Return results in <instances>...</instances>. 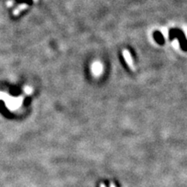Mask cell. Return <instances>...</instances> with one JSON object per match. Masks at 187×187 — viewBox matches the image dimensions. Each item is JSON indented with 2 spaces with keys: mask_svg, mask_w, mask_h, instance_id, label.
<instances>
[{
  "mask_svg": "<svg viewBox=\"0 0 187 187\" xmlns=\"http://www.w3.org/2000/svg\"><path fill=\"white\" fill-rule=\"evenodd\" d=\"M162 30L163 34H164V37H165V38H168V31H167V29H161Z\"/></svg>",
  "mask_w": 187,
  "mask_h": 187,
  "instance_id": "277c9868",
  "label": "cell"
},
{
  "mask_svg": "<svg viewBox=\"0 0 187 187\" xmlns=\"http://www.w3.org/2000/svg\"><path fill=\"white\" fill-rule=\"evenodd\" d=\"M38 0H34V2H38Z\"/></svg>",
  "mask_w": 187,
  "mask_h": 187,
  "instance_id": "5b68a950",
  "label": "cell"
},
{
  "mask_svg": "<svg viewBox=\"0 0 187 187\" xmlns=\"http://www.w3.org/2000/svg\"><path fill=\"white\" fill-rule=\"evenodd\" d=\"M123 56H124L126 61L127 62L128 66L132 69V70H134V67H133V59H132V56L129 53L128 50H123Z\"/></svg>",
  "mask_w": 187,
  "mask_h": 187,
  "instance_id": "6da1fadb",
  "label": "cell"
},
{
  "mask_svg": "<svg viewBox=\"0 0 187 187\" xmlns=\"http://www.w3.org/2000/svg\"><path fill=\"white\" fill-rule=\"evenodd\" d=\"M93 69H94V72L96 74H99L100 71H101V67H100V63H95Z\"/></svg>",
  "mask_w": 187,
  "mask_h": 187,
  "instance_id": "3957f363",
  "label": "cell"
},
{
  "mask_svg": "<svg viewBox=\"0 0 187 187\" xmlns=\"http://www.w3.org/2000/svg\"><path fill=\"white\" fill-rule=\"evenodd\" d=\"M28 7V5L27 4H22V5H19L18 7H17L14 11H13V15H15V16H17L18 13L20 12L21 11H23V10H24Z\"/></svg>",
  "mask_w": 187,
  "mask_h": 187,
  "instance_id": "7a4b0ae2",
  "label": "cell"
}]
</instances>
